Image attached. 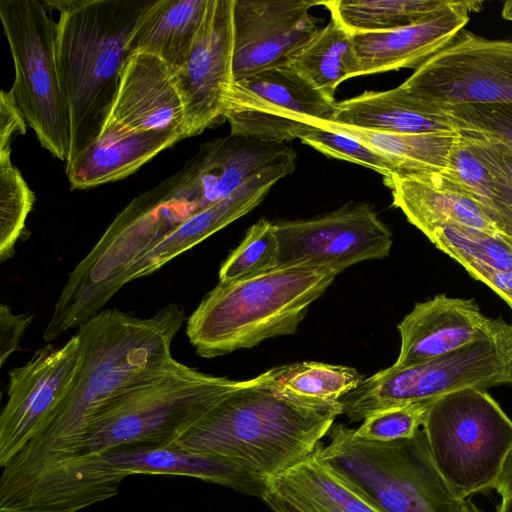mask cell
Instances as JSON below:
<instances>
[{
  "label": "cell",
  "instance_id": "obj_11",
  "mask_svg": "<svg viewBox=\"0 0 512 512\" xmlns=\"http://www.w3.org/2000/svg\"><path fill=\"white\" fill-rule=\"evenodd\" d=\"M336 103L290 64L234 81L223 117L232 135L284 144L331 122Z\"/></svg>",
  "mask_w": 512,
  "mask_h": 512
},
{
  "label": "cell",
  "instance_id": "obj_20",
  "mask_svg": "<svg viewBox=\"0 0 512 512\" xmlns=\"http://www.w3.org/2000/svg\"><path fill=\"white\" fill-rule=\"evenodd\" d=\"M295 164L287 163L265 170L227 198L188 218L126 270L119 280L118 289L156 272L180 254L250 212L280 179L294 171Z\"/></svg>",
  "mask_w": 512,
  "mask_h": 512
},
{
  "label": "cell",
  "instance_id": "obj_35",
  "mask_svg": "<svg viewBox=\"0 0 512 512\" xmlns=\"http://www.w3.org/2000/svg\"><path fill=\"white\" fill-rule=\"evenodd\" d=\"M438 108L456 131L481 137L512 153V105H453Z\"/></svg>",
  "mask_w": 512,
  "mask_h": 512
},
{
  "label": "cell",
  "instance_id": "obj_29",
  "mask_svg": "<svg viewBox=\"0 0 512 512\" xmlns=\"http://www.w3.org/2000/svg\"><path fill=\"white\" fill-rule=\"evenodd\" d=\"M427 238L469 273L512 268V244L501 236L458 225H446Z\"/></svg>",
  "mask_w": 512,
  "mask_h": 512
},
{
  "label": "cell",
  "instance_id": "obj_5",
  "mask_svg": "<svg viewBox=\"0 0 512 512\" xmlns=\"http://www.w3.org/2000/svg\"><path fill=\"white\" fill-rule=\"evenodd\" d=\"M236 382L180 363L168 374L106 403L45 466L122 447H169Z\"/></svg>",
  "mask_w": 512,
  "mask_h": 512
},
{
  "label": "cell",
  "instance_id": "obj_16",
  "mask_svg": "<svg viewBox=\"0 0 512 512\" xmlns=\"http://www.w3.org/2000/svg\"><path fill=\"white\" fill-rule=\"evenodd\" d=\"M164 130L185 135L184 105L174 73L153 54L131 53L123 66L114 104L98 140Z\"/></svg>",
  "mask_w": 512,
  "mask_h": 512
},
{
  "label": "cell",
  "instance_id": "obj_36",
  "mask_svg": "<svg viewBox=\"0 0 512 512\" xmlns=\"http://www.w3.org/2000/svg\"><path fill=\"white\" fill-rule=\"evenodd\" d=\"M431 402L411 403L374 411L354 429V435L363 440L380 442L411 438L422 427Z\"/></svg>",
  "mask_w": 512,
  "mask_h": 512
},
{
  "label": "cell",
  "instance_id": "obj_37",
  "mask_svg": "<svg viewBox=\"0 0 512 512\" xmlns=\"http://www.w3.org/2000/svg\"><path fill=\"white\" fill-rule=\"evenodd\" d=\"M32 315L14 314L11 308L0 306V367L19 348V342L30 323Z\"/></svg>",
  "mask_w": 512,
  "mask_h": 512
},
{
  "label": "cell",
  "instance_id": "obj_22",
  "mask_svg": "<svg viewBox=\"0 0 512 512\" xmlns=\"http://www.w3.org/2000/svg\"><path fill=\"white\" fill-rule=\"evenodd\" d=\"M331 122L388 133L456 131L438 107L416 98L402 84L386 91H367L336 103Z\"/></svg>",
  "mask_w": 512,
  "mask_h": 512
},
{
  "label": "cell",
  "instance_id": "obj_39",
  "mask_svg": "<svg viewBox=\"0 0 512 512\" xmlns=\"http://www.w3.org/2000/svg\"><path fill=\"white\" fill-rule=\"evenodd\" d=\"M469 275L490 287L512 310V268L506 270L482 269Z\"/></svg>",
  "mask_w": 512,
  "mask_h": 512
},
{
  "label": "cell",
  "instance_id": "obj_31",
  "mask_svg": "<svg viewBox=\"0 0 512 512\" xmlns=\"http://www.w3.org/2000/svg\"><path fill=\"white\" fill-rule=\"evenodd\" d=\"M433 177L442 186L479 203L497 227L498 211L493 176L466 135L460 133L446 168L441 173L433 174Z\"/></svg>",
  "mask_w": 512,
  "mask_h": 512
},
{
  "label": "cell",
  "instance_id": "obj_10",
  "mask_svg": "<svg viewBox=\"0 0 512 512\" xmlns=\"http://www.w3.org/2000/svg\"><path fill=\"white\" fill-rule=\"evenodd\" d=\"M402 85L437 107L512 105V40L463 29Z\"/></svg>",
  "mask_w": 512,
  "mask_h": 512
},
{
  "label": "cell",
  "instance_id": "obj_6",
  "mask_svg": "<svg viewBox=\"0 0 512 512\" xmlns=\"http://www.w3.org/2000/svg\"><path fill=\"white\" fill-rule=\"evenodd\" d=\"M315 454L378 512H461L431 457L422 428L411 438L367 441L333 424Z\"/></svg>",
  "mask_w": 512,
  "mask_h": 512
},
{
  "label": "cell",
  "instance_id": "obj_13",
  "mask_svg": "<svg viewBox=\"0 0 512 512\" xmlns=\"http://www.w3.org/2000/svg\"><path fill=\"white\" fill-rule=\"evenodd\" d=\"M79 356L75 334L59 348L48 344L38 349L26 364L9 371L7 403L0 414V467L29 442L60 402Z\"/></svg>",
  "mask_w": 512,
  "mask_h": 512
},
{
  "label": "cell",
  "instance_id": "obj_7",
  "mask_svg": "<svg viewBox=\"0 0 512 512\" xmlns=\"http://www.w3.org/2000/svg\"><path fill=\"white\" fill-rule=\"evenodd\" d=\"M422 429L436 468L459 499L494 488L512 445V420L487 390L467 388L435 399Z\"/></svg>",
  "mask_w": 512,
  "mask_h": 512
},
{
  "label": "cell",
  "instance_id": "obj_15",
  "mask_svg": "<svg viewBox=\"0 0 512 512\" xmlns=\"http://www.w3.org/2000/svg\"><path fill=\"white\" fill-rule=\"evenodd\" d=\"M234 0H210L187 61L174 71L185 113V135L203 132L224 116L233 78Z\"/></svg>",
  "mask_w": 512,
  "mask_h": 512
},
{
  "label": "cell",
  "instance_id": "obj_8",
  "mask_svg": "<svg viewBox=\"0 0 512 512\" xmlns=\"http://www.w3.org/2000/svg\"><path fill=\"white\" fill-rule=\"evenodd\" d=\"M512 385V325L503 321L490 336L432 360L377 372L340 402L351 422L374 411L428 402L454 391Z\"/></svg>",
  "mask_w": 512,
  "mask_h": 512
},
{
  "label": "cell",
  "instance_id": "obj_9",
  "mask_svg": "<svg viewBox=\"0 0 512 512\" xmlns=\"http://www.w3.org/2000/svg\"><path fill=\"white\" fill-rule=\"evenodd\" d=\"M0 18L14 63L9 90L43 148L66 163L70 124L57 65V23L38 0H1Z\"/></svg>",
  "mask_w": 512,
  "mask_h": 512
},
{
  "label": "cell",
  "instance_id": "obj_1",
  "mask_svg": "<svg viewBox=\"0 0 512 512\" xmlns=\"http://www.w3.org/2000/svg\"><path fill=\"white\" fill-rule=\"evenodd\" d=\"M184 308L169 303L138 318L105 309L76 332L80 356L72 381L29 442L2 469L0 485L19 481L57 457L106 403L177 368L171 345L186 320Z\"/></svg>",
  "mask_w": 512,
  "mask_h": 512
},
{
  "label": "cell",
  "instance_id": "obj_21",
  "mask_svg": "<svg viewBox=\"0 0 512 512\" xmlns=\"http://www.w3.org/2000/svg\"><path fill=\"white\" fill-rule=\"evenodd\" d=\"M384 183L392 191L393 205L426 237L446 225H458L502 237L479 203L442 186L433 174L393 176L384 178Z\"/></svg>",
  "mask_w": 512,
  "mask_h": 512
},
{
  "label": "cell",
  "instance_id": "obj_33",
  "mask_svg": "<svg viewBox=\"0 0 512 512\" xmlns=\"http://www.w3.org/2000/svg\"><path fill=\"white\" fill-rule=\"evenodd\" d=\"M276 224L265 218L252 225L219 270V282L250 277L279 266Z\"/></svg>",
  "mask_w": 512,
  "mask_h": 512
},
{
  "label": "cell",
  "instance_id": "obj_42",
  "mask_svg": "<svg viewBox=\"0 0 512 512\" xmlns=\"http://www.w3.org/2000/svg\"><path fill=\"white\" fill-rule=\"evenodd\" d=\"M502 17L512 22V0L506 1L502 7Z\"/></svg>",
  "mask_w": 512,
  "mask_h": 512
},
{
  "label": "cell",
  "instance_id": "obj_40",
  "mask_svg": "<svg viewBox=\"0 0 512 512\" xmlns=\"http://www.w3.org/2000/svg\"><path fill=\"white\" fill-rule=\"evenodd\" d=\"M261 499L274 512H317L301 502L279 493L269 485Z\"/></svg>",
  "mask_w": 512,
  "mask_h": 512
},
{
  "label": "cell",
  "instance_id": "obj_17",
  "mask_svg": "<svg viewBox=\"0 0 512 512\" xmlns=\"http://www.w3.org/2000/svg\"><path fill=\"white\" fill-rule=\"evenodd\" d=\"M502 317L485 316L474 299L438 294L418 302L398 324L401 338L396 368L424 363L492 335Z\"/></svg>",
  "mask_w": 512,
  "mask_h": 512
},
{
  "label": "cell",
  "instance_id": "obj_41",
  "mask_svg": "<svg viewBox=\"0 0 512 512\" xmlns=\"http://www.w3.org/2000/svg\"><path fill=\"white\" fill-rule=\"evenodd\" d=\"M493 489L502 499L512 497V445L504 457Z\"/></svg>",
  "mask_w": 512,
  "mask_h": 512
},
{
  "label": "cell",
  "instance_id": "obj_19",
  "mask_svg": "<svg viewBox=\"0 0 512 512\" xmlns=\"http://www.w3.org/2000/svg\"><path fill=\"white\" fill-rule=\"evenodd\" d=\"M91 457L99 470L124 479L137 474L185 476L260 498L268 488L266 477L237 461L173 446L122 447Z\"/></svg>",
  "mask_w": 512,
  "mask_h": 512
},
{
  "label": "cell",
  "instance_id": "obj_12",
  "mask_svg": "<svg viewBox=\"0 0 512 512\" xmlns=\"http://www.w3.org/2000/svg\"><path fill=\"white\" fill-rule=\"evenodd\" d=\"M275 224L279 266L307 265L339 274L356 263L387 257L393 242L390 230L366 203Z\"/></svg>",
  "mask_w": 512,
  "mask_h": 512
},
{
  "label": "cell",
  "instance_id": "obj_23",
  "mask_svg": "<svg viewBox=\"0 0 512 512\" xmlns=\"http://www.w3.org/2000/svg\"><path fill=\"white\" fill-rule=\"evenodd\" d=\"M184 138L182 132L164 130L97 140L66 163V175L72 189L113 182L132 174L159 152Z\"/></svg>",
  "mask_w": 512,
  "mask_h": 512
},
{
  "label": "cell",
  "instance_id": "obj_24",
  "mask_svg": "<svg viewBox=\"0 0 512 512\" xmlns=\"http://www.w3.org/2000/svg\"><path fill=\"white\" fill-rule=\"evenodd\" d=\"M210 0H159L136 29L129 53L146 52L174 72L187 61Z\"/></svg>",
  "mask_w": 512,
  "mask_h": 512
},
{
  "label": "cell",
  "instance_id": "obj_2",
  "mask_svg": "<svg viewBox=\"0 0 512 512\" xmlns=\"http://www.w3.org/2000/svg\"><path fill=\"white\" fill-rule=\"evenodd\" d=\"M340 414V400L286 392L269 369L237 380L171 446L237 461L269 480L311 456Z\"/></svg>",
  "mask_w": 512,
  "mask_h": 512
},
{
  "label": "cell",
  "instance_id": "obj_4",
  "mask_svg": "<svg viewBox=\"0 0 512 512\" xmlns=\"http://www.w3.org/2000/svg\"><path fill=\"white\" fill-rule=\"evenodd\" d=\"M337 275L326 268L288 265L219 282L187 319L189 341L198 356L214 358L294 334Z\"/></svg>",
  "mask_w": 512,
  "mask_h": 512
},
{
  "label": "cell",
  "instance_id": "obj_18",
  "mask_svg": "<svg viewBox=\"0 0 512 512\" xmlns=\"http://www.w3.org/2000/svg\"><path fill=\"white\" fill-rule=\"evenodd\" d=\"M482 5V1L456 0L444 11L410 26L353 34L359 76L402 68L416 70L463 30L469 15Z\"/></svg>",
  "mask_w": 512,
  "mask_h": 512
},
{
  "label": "cell",
  "instance_id": "obj_43",
  "mask_svg": "<svg viewBox=\"0 0 512 512\" xmlns=\"http://www.w3.org/2000/svg\"><path fill=\"white\" fill-rule=\"evenodd\" d=\"M497 512H512V497L502 499Z\"/></svg>",
  "mask_w": 512,
  "mask_h": 512
},
{
  "label": "cell",
  "instance_id": "obj_25",
  "mask_svg": "<svg viewBox=\"0 0 512 512\" xmlns=\"http://www.w3.org/2000/svg\"><path fill=\"white\" fill-rule=\"evenodd\" d=\"M349 135L391 158L400 176L441 173L460 138V132L388 133L364 130L332 122L316 125Z\"/></svg>",
  "mask_w": 512,
  "mask_h": 512
},
{
  "label": "cell",
  "instance_id": "obj_27",
  "mask_svg": "<svg viewBox=\"0 0 512 512\" xmlns=\"http://www.w3.org/2000/svg\"><path fill=\"white\" fill-rule=\"evenodd\" d=\"M291 65L313 87L335 100L337 87L343 81L359 76L353 34L331 17L298 52Z\"/></svg>",
  "mask_w": 512,
  "mask_h": 512
},
{
  "label": "cell",
  "instance_id": "obj_14",
  "mask_svg": "<svg viewBox=\"0 0 512 512\" xmlns=\"http://www.w3.org/2000/svg\"><path fill=\"white\" fill-rule=\"evenodd\" d=\"M315 5L309 0H234V81L290 65L319 31L309 13Z\"/></svg>",
  "mask_w": 512,
  "mask_h": 512
},
{
  "label": "cell",
  "instance_id": "obj_34",
  "mask_svg": "<svg viewBox=\"0 0 512 512\" xmlns=\"http://www.w3.org/2000/svg\"><path fill=\"white\" fill-rule=\"evenodd\" d=\"M298 139L329 157L362 165L380 173L384 178L400 176L391 158L349 135L311 126Z\"/></svg>",
  "mask_w": 512,
  "mask_h": 512
},
{
  "label": "cell",
  "instance_id": "obj_30",
  "mask_svg": "<svg viewBox=\"0 0 512 512\" xmlns=\"http://www.w3.org/2000/svg\"><path fill=\"white\" fill-rule=\"evenodd\" d=\"M271 370L282 390L325 401H339L364 380L363 375L352 367L311 361L282 365Z\"/></svg>",
  "mask_w": 512,
  "mask_h": 512
},
{
  "label": "cell",
  "instance_id": "obj_26",
  "mask_svg": "<svg viewBox=\"0 0 512 512\" xmlns=\"http://www.w3.org/2000/svg\"><path fill=\"white\" fill-rule=\"evenodd\" d=\"M268 485L317 512H378L335 475L315 452Z\"/></svg>",
  "mask_w": 512,
  "mask_h": 512
},
{
  "label": "cell",
  "instance_id": "obj_3",
  "mask_svg": "<svg viewBox=\"0 0 512 512\" xmlns=\"http://www.w3.org/2000/svg\"><path fill=\"white\" fill-rule=\"evenodd\" d=\"M158 1H43L60 14L57 65L70 124L68 162L98 140L118 92L131 39Z\"/></svg>",
  "mask_w": 512,
  "mask_h": 512
},
{
  "label": "cell",
  "instance_id": "obj_28",
  "mask_svg": "<svg viewBox=\"0 0 512 512\" xmlns=\"http://www.w3.org/2000/svg\"><path fill=\"white\" fill-rule=\"evenodd\" d=\"M456 0L320 1L331 17L350 33L390 31L410 26L444 11Z\"/></svg>",
  "mask_w": 512,
  "mask_h": 512
},
{
  "label": "cell",
  "instance_id": "obj_32",
  "mask_svg": "<svg viewBox=\"0 0 512 512\" xmlns=\"http://www.w3.org/2000/svg\"><path fill=\"white\" fill-rule=\"evenodd\" d=\"M34 194L11 162V150L0 152V261L15 254L25 221L32 210Z\"/></svg>",
  "mask_w": 512,
  "mask_h": 512
},
{
  "label": "cell",
  "instance_id": "obj_38",
  "mask_svg": "<svg viewBox=\"0 0 512 512\" xmlns=\"http://www.w3.org/2000/svg\"><path fill=\"white\" fill-rule=\"evenodd\" d=\"M26 122L9 91L0 94V152L10 151L14 136L26 133Z\"/></svg>",
  "mask_w": 512,
  "mask_h": 512
}]
</instances>
